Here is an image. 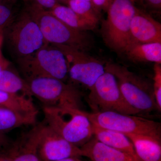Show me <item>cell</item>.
I'll return each instance as SVG.
<instances>
[{
    "mask_svg": "<svg viewBox=\"0 0 161 161\" xmlns=\"http://www.w3.org/2000/svg\"><path fill=\"white\" fill-rule=\"evenodd\" d=\"M26 10L37 23L47 43L69 46L85 52L94 46V39L87 31L69 26L49 10L35 3L29 6Z\"/></svg>",
    "mask_w": 161,
    "mask_h": 161,
    "instance_id": "cell-1",
    "label": "cell"
},
{
    "mask_svg": "<svg viewBox=\"0 0 161 161\" xmlns=\"http://www.w3.org/2000/svg\"><path fill=\"white\" fill-rule=\"evenodd\" d=\"M83 111L43 107L45 124L68 142L80 148L94 136L93 124Z\"/></svg>",
    "mask_w": 161,
    "mask_h": 161,
    "instance_id": "cell-2",
    "label": "cell"
},
{
    "mask_svg": "<svg viewBox=\"0 0 161 161\" xmlns=\"http://www.w3.org/2000/svg\"><path fill=\"white\" fill-rule=\"evenodd\" d=\"M105 69L115 76L125 100L140 114L158 110L153 83L118 64L106 63Z\"/></svg>",
    "mask_w": 161,
    "mask_h": 161,
    "instance_id": "cell-3",
    "label": "cell"
},
{
    "mask_svg": "<svg viewBox=\"0 0 161 161\" xmlns=\"http://www.w3.org/2000/svg\"><path fill=\"white\" fill-rule=\"evenodd\" d=\"M17 62L26 80L49 78L65 81L69 77L65 56L58 47L49 43L31 54L19 58Z\"/></svg>",
    "mask_w": 161,
    "mask_h": 161,
    "instance_id": "cell-4",
    "label": "cell"
},
{
    "mask_svg": "<svg viewBox=\"0 0 161 161\" xmlns=\"http://www.w3.org/2000/svg\"><path fill=\"white\" fill-rule=\"evenodd\" d=\"M136 9L134 0H112L101 33L107 46L113 51L123 53L131 42L130 24Z\"/></svg>",
    "mask_w": 161,
    "mask_h": 161,
    "instance_id": "cell-5",
    "label": "cell"
},
{
    "mask_svg": "<svg viewBox=\"0 0 161 161\" xmlns=\"http://www.w3.org/2000/svg\"><path fill=\"white\" fill-rule=\"evenodd\" d=\"M26 81L33 97L40 101L43 107L82 110V93L73 84L49 78Z\"/></svg>",
    "mask_w": 161,
    "mask_h": 161,
    "instance_id": "cell-6",
    "label": "cell"
},
{
    "mask_svg": "<svg viewBox=\"0 0 161 161\" xmlns=\"http://www.w3.org/2000/svg\"><path fill=\"white\" fill-rule=\"evenodd\" d=\"M84 114L93 125L124 134L149 136L161 139L160 123L139 116L118 112H88Z\"/></svg>",
    "mask_w": 161,
    "mask_h": 161,
    "instance_id": "cell-7",
    "label": "cell"
},
{
    "mask_svg": "<svg viewBox=\"0 0 161 161\" xmlns=\"http://www.w3.org/2000/svg\"><path fill=\"white\" fill-rule=\"evenodd\" d=\"M89 91L88 103L92 112H113L127 115L140 114L125 100L116 78L109 71L105 69Z\"/></svg>",
    "mask_w": 161,
    "mask_h": 161,
    "instance_id": "cell-8",
    "label": "cell"
},
{
    "mask_svg": "<svg viewBox=\"0 0 161 161\" xmlns=\"http://www.w3.org/2000/svg\"><path fill=\"white\" fill-rule=\"evenodd\" d=\"M5 29L9 45L18 59L31 54L47 43L27 10L14 18Z\"/></svg>",
    "mask_w": 161,
    "mask_h": 161,
    "instance_id": "cell-9",
    "label": "cell"
},
{
    "mask_svg": "<svg viewBox=\"0 0 161 161\" xmlns=\"http://www.w3.org/2000/svg\"><path fill=\"white\" fill-rule=\"evenodd\" d=\"M62 52L68 66L69 77L75 83L89 90L105 71V64L86 53L70 47L54 45Z\"/></svg>",
    "mask_w": 161,
    "mask_h": 161,
    "instance_id": "cell-10",
    "label": "cell"
},
{
    "mask_svg": "<svg viewBox=\"0 0 161 161\" xmlns=\"http://www.w3.org/2000/svg\"><path fill=\"white\" fill-rule=\"evenodd\" d=\"M39 154L41 161L82 157L79 147L64 139L46 124H41Z\"/></svg>",
    "mask_w": 161,
    "mask_h": 161,
    "instance_id": "cell-11",
    "label": "cell"
},
{
    "mask_svg": "<svg viewBox=\"0 0 161 161\" xmlns=\"http://www.w3.org/2000/svg\"><path fill=\"white\" fill-rule=\"evenodd\" d=\"M41 124L12 142L5 153L11 161H41L39 154Z\"/></svg>",
    "mask_w": 161,
    "mask_h": 161,
    "instance_id": "cell-12",
    "label": "cell"
},
{
    "mask_svg": "<svg viewBox=\"0 0 161 161\" xmlns=\"http://www.w3.org/2000/svg\"><path fill=\"white\" fill-rule=\"evenodd\" d=\"M131 42L161 43V24L148 14L136 8L130 24Z\"/></svg>",
    "mask_w": 161,
    "mask_h": 161,
    "instance_id": "cell-13",
    "label": "cell"
},
{
    "mask_svg": "<svg viewBox=\"0 0 161 161\" xmlns=\"http://www.w3.org/2000/svg\"><path fill=\"white\" fill-rule=\"evenodd\" d=\"M80 148L82 156L91 161H136L131 155L102 143L94 136Z\"/></svg>",
    "mask_w": 161,
    "mask_h": 161,
    "instance_id": "cell-14",
    "label": "cell"
},
{
    "mask_svg": "<svg viewBox=\"0 0 161 161\" xmlns=\"http://www.w3.org/2000/svg\"><path fill=\"white\" fill-rule=\"evenodd\" d=\"M133 144L138 161H161V139L135 134H125Z\"/></svg>",
    "mask_w": 161,
    "mask_h": 161,
    "instance_id": "cell-15",
    "label": "cell"
},
{
    "mask_svg": "<svg viewBox=\"0 0 161 161\" xmlns=\"http://www.w3.org/2000/svg\"><path fill=\"white\" fill-rule=\"evenodd\" d=\"M93 128L94 137L97 140L107 146L127 153L138 161L133 144L127 136L118 131L104 129L94 125Z\"/></svg>",
    "mask_w": 161,
    "mask_h": 161,
    "instance_id": "cell-16",
    "label": "cell"
},
{
    "mask_svg": "<svg viewBox=\"0 0 161 161\" xmlns=\"http://www.w3.org/2000/svg\"><path fill=\"white\" fill-rule=\"evenodd\" d=\"M123 53L135 62H153L161 64V43L130 42Z\"/></svg>",
    "mask_w": 161,
    "mask_h": 161,
    "instance_id": "cell-17",
    "label": "cell"
},
{
    "mask_svg": "<svg viewBox=\"0 0 161 161\" xmlns=\"http://www.w3.org/2000/svg\"><path fill=\"white\" fill-rule=\"evenodd\" d=\"M50 11L62 22L74 29L88 31L97 27L98 23L86 19L73 11L69 7L58 3Z\"/></svg>",
    "mask_w": 161,
    "mask_h": 161,
    "instance_id": "cell-18",
    "label": "cell"
},
{
    "mask_svg": "<svg viewBox=\"0 0 161 161\" xmlns=\"http://www.w3.org/2000/svg\"><path fill=\"white\" fill-rule=\"evenodd\" d=\"M9 68L0 74V89L10 94L32 99L33 96L27 81Z\"/></svg>",
    "mask_w": 161,
    "mask_h": 161,
    "instance_id": "cell-19",
    "label": "cell"
},
{
    "mask_svg": "<svg viewBox=\"0 0 161 161\" xmlns=\"http://www.w3.org/2000/svg\"><path fill=\"white\" fill-rule=\"evenodd\" d=\"M0 106L24 115L37 116L38 111L32 99L0 89Z\"/></svg>",
    "mask_w": 161,
    "mask_h": 161,
    "instance_id": "cell-20",
    "label": "cell"
},
{
    "mask_svg": "<svg viewBox=\"0 0 161 161\" xmlns=\"http://www.w3.org/2000/svg\"><path fill=\"white\" fill-rule=\"evenodd\" d=\"M36 116L24 115L0 106V132L16 129L24 125H34Z\"/></svg>",
    "mask_w": 161,
    "mask_h": 161,
    "instance_id": "cell-21",
    "label": "cell"
},
{
    "mask_svg": "<svg viewBox=\"0 0 161 161\" xmlns=\"http://www.w3.org/2000/svg\"><path fill=\"white\" fill-rule=\"evenodd\" d=\"M66 4L82 17L98 23L100 19L99 12L94 8L91 2L86 0H68Z\"/></svg>",
    "mask_w": 161,
    "mask_h": 161,
    "instance_id": "cell-22",
    "label": "cell"
},
{
    "mask_svg": "<svg viewBox=\"0 0 161 161\" xmlns=\"http://www.w3.org/2000/svg\"><path fill=\"white\" fill-rule=\"evenodd\" d=\"M153 94L157 106L158 110L161 111V66L159 64H155L153 67Z\"/></svg>",
    "mask_w": 161,
    "mask_h": 161,
    "instance_id": "cell-23",
    "label": "cell"
},
{
    "mask_svg": "<svg viewBox=\"0 0 161 161\" xmlns=\"http://www.w3.org/2000/svg\"><path fill=\"white\" fill-rule=\"evenodd\" d=\"M14 19L11 9L0 3V27L5 28Z\"/></svg>",
    "mask_w": 161,
    "mask_h": 161,
    "instance_id": "cell-24",
    "label": "cell"
},
{
    "mask_svg": "<svg viewBox=\"0 0 161 161\" xmlns=\"http://www.w3.org/2000/svg\"><path fill=\"white\" fill-rule=\"evenodd\" d=\"M112 0H91L92 5L97 11L103 10L106 11Z\"/></svg>",
    "mask_w": 161,
    "mask_h": 161,
    "instance_id": "cell-25",
    "label": "cell"
},
{
    "mask_svg": "<svg viewBox=\"0 0 161 161\" xmlns=\"http://www.w3.org/2000/svg\"><path fill=\"white\" fill-rule=\"evenodd\" d=\"M12 142L5 133L0 132V153L6 152Z\"/></svg>",
    "mask_w": 161,
    "mask_h": 161,
    "instance_id": "cell-26",
    "label": "cell"
},
{
    "mask_svg": "<svg viewBox=\"0 0 161 161\" xmlns=\"http://www.w3.org/2000/svg\"><path fill=\"white\" fill-rule=\"evenodd\" d=\"M35 3L44 9L50 10L58 3L57 0H34Z\"/></svg>",
    "mask_w": 161,
    "mask_h": 161,
    "instance_id": "cell-27",
    "label": "cell"
},
{
    "mask_svg": "<svg viewBox=\"0 0 161 161\" xmlns=\"http://www.w3.org/2000/svg\"><path fill=\"white\" fill-rule=\"evenodd\" d=\"M144 4L152 9H159L161 7V0H141Z\"/></svg>",
    "mask_w": 161,
    "mask_h": 161,
    "instance_id": "cell-28",
    "label": "cell"
},
{
    "mask_svg": "<svg viewBox=\"0 0 161 161\" xmlns=\"http://www.w3.org/2000/svg\"><path fill=\"white\" fill-rule=\"evenodd\" d=\"M4 28H5V27H0V60L4 58H3L2 52V47L4 39Z\"/></svg>",
    "mask_w": 161,
    "mask_h": 161,
    "instance_id": "cell-29",
    "label": "cell"
},
{
    "mask_svg": "<svg viewBox=\"0 0 161 161\" xmlns=\"http://www.w3.org/2000/svg\"><path fill=\"white\" fill-rule=\"evenodd\" d=\"M9 65L10 64L9 61L6 60L5 58H3L2 60H0V74L4 69L9 67Z\"/></svg>",
    "mask_w": 161,
    "mask_h": 161,
    "instance_id": "cell-30",
    "label": "cell"
},
{
    "mask_svg": "<svg viewBox=\"0 0 161 161\" xmlns=\"http://www.w3.org/2000/svg\"><path fill=\"white\" fill-rule=\"evenodd\" d=\"M80 158L77 157H72L62 159L57 161H85L80 159Z\"/></svg>",
    "mask_w": 161,
    "mask_h": 161,
    "instance_id": "cell-31",
    "label": "cell"
},
{
    "mask_svg": "<svg viewBox=\"0 0 161 161\" xmlns=\"http://www.w3.org/2000/svg\"><path fill=\"white\" fill-rule=\"evenodd\" d=\"M0 161H11L5 153H0Z\"/></svg>",
    "mask_w": 161,
    "mask_h": 161,
    "instance_id": "cell-32",
    "label": "cell"
},
{
    "mask_svg": "<svg viewBox=\"0 0 161 161\" xmlns=\"http://www.w3.org/2000/svg\"><path fill=\"white\" fill-rule=\"evenodd\" d=\"M68 0H57V2H60L61 3H63L66 4V2H67Z\"/></svg>",
    "mask_w": 161,
    "mask_h": 161,
    "instance_id": "cell-33",
    "label": "cell"
},
{
    "mask_svg": "<svg viewBox=\"0 0 161 161\" xmlns=\"http://www.w3.org/2000/svg\"><path fill=\"white\" fill-rule=\"evenodd\" d=\"M86 1H89V2H91V0H86Z\"/></svg>",
    "mask_w": 161,
    "mask_h": 161,
    "instance_id": "cell-34",
    "label": "cell"
},
{
    "mask_svg": "<svg viewBox=\"0 0 161 161\" xmlns=\"http://www.w3.org/2000/svg\"><path fill=\"white\" fill-rule=\"evenodd\" d=\"M22 1H27V0H22Z\"/></svg>",
    "mask_w": 161,
    "mask_h": 161,
    "instance_id": "cell-35",
    "label": "cell"
}]
</instances>
